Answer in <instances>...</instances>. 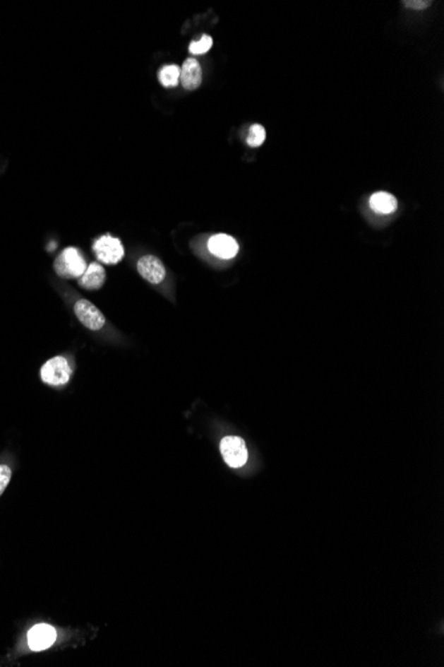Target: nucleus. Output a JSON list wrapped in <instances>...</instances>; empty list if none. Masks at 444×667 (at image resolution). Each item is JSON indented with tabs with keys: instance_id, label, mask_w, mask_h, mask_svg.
<instances>
[{
	"instance_id": "2eb2a0df",
	"label": "nucleus",
	"mask_w": 444,
	"mask_h": 667,
	"mask_svg": "<svg viewBox=\"0 0 444 667\" xmlns=\"http://www.w3.org/2000/svg\"><path fill=\"white\" fill-rule=\"evenodd\" d=\"M12 471L7 465H0V495L4 493L6 488L11 481Z\"/></svg>"
},
{
	"instance_id": "9d476101",
	"label": "nucleus",
	"mask_w": 444,
	"mask_h": 667,
	"mask_svg": "<svg viewBox=\"0 0 444 667\" xmlns=\"http://www.w3.org/2000/svg\"><path fill=\"white\" fill-rule=\"evenodd\" d=\"M105 277H107V275H105V269H104L103 265H100L99 263H91L87 266L83 276L80 277V287H83L87 290H97V289L103 287L104 283H105Z\"/></svg>"
},
{
	"instance_id": "6e6552de",
	"label": "nucleus",
	"mask_w": 444,
	"mask_h": 667,
	"mask_svg": "<svg viewBox=\"0 0 444 667\" xmlns=\"http://www.w3.org/2000/svg\"><path fill=\"white\" fill-rule=\"evenodd\" d=\"M208 247L212 254L225 260L233 259L236 254H239V242H236L232 236L224 235V233L212 236L209 239Z\"/></svg>"
},
{
	"instance_id": "f8f14e48",
	"label": "nucleus",
	"mask_w": 444,
	"mask_h": 667,
	"mask_svg": "<svg viewBox=\"0 0 444 667\" xmlns=\"http://www.w3.org/2000/svg\"><path fill=\"white\" fill-rule=\"evenodd\" d=\"M159 81L164 87H176L180 81V67L179 66H165L160 69Z\"/></svg>"
},
{
	"instance_id": "4468645a",
	"label": "nucleus",
	"mask_w": 444,
	"mask_h": 667,
	"mask_svg": "<svg viewBox=\"0 0 444 667\" xmlns=\"http://www.w3.org/2000/svg\"><path fill=\"white\" fill-rule=\"evenodd\" d=\"M212 46H213V39L209 35H203L200 40H196L189 45V51L193 55H203L208 52Z\"/></svg>"
},
{
	"instance_id": "9b49d317",
	"label": "nucleus",
	"mask_w": 444,
	"mask_h": 667,
	"mask_svg": "<svg viewBox=\"0 0 444 667\" xmlns=\"http://www.w3.org/2000/svg\"><path fill=\"white\" fill-rule=\"evenodd\" d=\"M370 206L378 213L388 215V213H392L397 209L398 201H397L395 196L390 195L388 192H378V194L371 196Z\"/></svg>"
},
{
	"instance_id": "39448f33",
	"label": "nucleus",
	"mask_w": 444,
	"mask_h": 667,
	"mask_svg": "<svg viewBox=\"0 0 444 667\" xmlns=\"http://www.w3.org/2000/svg\"><path fill=\"white\" fill-rule=\"evenodd\" d=\"M73 309L79 321L91 331H100L105 325V317L103 313L88 300H79L75 304Z\"/></svg>"
},
{
	"instance_id": "f03ea898",
	"label": "nucleus",
	"mask_w": 444,
	"mask_h": 667,
	"mask_svg": "<svg viewBox=\"0 0 444 667\" xmlns=\"http://www.w3.org/2000/svg\"><path fill=\"white\" fill-rule=\"evenodd\" d=\"M71 373L72 369L69 367L68 360L66 357L57 356L48 360L42 367L40 377L48 385L60 386L68 382Z\"/></svg>"
},
{
	"instance_id": "1a4fd4ad",
	"label": "nucleus",
	"mask_w": 444,
	"mask_h": 667,
	"mask_svg": "<svg viewBox=\"0 0 444 667\" xmlns=\"http://www.w3.org/2000/svg\"><path fill=\"white\" fill-rule=\"evenodd\" d=\"M180 81L188 91L197 90L203 83V69L194 58L186 59L180 69Z\"/></svg>"
},
{
	"instance_id": "7ed1b4c3",
	"label": "nucleus",
	"mask_w": 444,
	"mask_h": 667,
	"mask_svg": "<svg viewBox=\"0 0 444 667\" xmlns=\"http://www.w3.org/2000/svg\"><path fill=\"white\" fill-rule=\"evenodd\" d=\"M93 252L99 261H102L104 264L114 265L123 260L124 247L117 237L105 235L95 242Z\"/></svg>"
},
{
	"instance_id": "dca6fc26",
	"label": "nucleus",
	"mask_w": 444,
	"mask_h": 667,
	"mask_svg": "<svg viewBox=\"0 0 444 667\" xmlns=\"http://www.w3.org/2000/svg\"><path fill=\"white\" fill-rule=\"evenodd\" d=\"M404 4L410 8H414V10H424L431 4V1H410V0H407V1H404Z\"/></svg>"
},
{
	"instance_id": "20e7f679",
	"label": "nucleus",
	"mask_w": 444,
	"mask_h": 667,
	"mask_svg": "<svg viewBox=\"0 0 444 667\" xmlns=\"http://www.w3.org/2000/svg\"><path fill=\"white\" fill-rule=\"evenodd\" d=\"M220 450L225 462L230 468H241L248 461V449L245 441L237 436H228L222 438L220 444Z\"/></svg>"
},
{
	"instance_id": "ddd939ff",
	"label": "nucleus",
	"mask_w": 444,
	"mask_h": 667,
	"mask_svg": "<svg viewBox=\"0 0 444 667\" xmlns=\"http://www.w3.org/2000/svg\"><path fill=\"white\" fill-rule=\"evenodd\" d=\"M266 138V131L265 128L262 127L261 124H253L251 127V131H249V136H248V146L249 147H260L262 146V143L265 141Z\"/></svg>"
},
{
	"instance_id": "423d86ee",
	"label": "nucleus",
	"mask_w": 444,
	"mask_h": 667,
	"mask_svg": "<svg viewBox=\"0 0 444 667\" xmlns=\"http://www.w3.org/2000/svg\"><path fill=\"white\" fill-rule=\"evenodd\" d=\"M27 639H28V646L31 650L43 651L55 644L56 630L47 623H39V625H35L34 627L28 632Z\"/></svg>"
},
{
	"instance_id": "f257e3e1",
	"label": "nucleus",
	"mask_w": 444,
	"mask_h": 667,
	"mask_svg": "<svg viewBox=\"0 0 444 667\" xmlns=\"http://www.w3.org/2000/svg\"><path fill=\"white\" fill-rule=\"evenodd\" d=\"M55 272L64 278H80L87 269L85 260L78 248L69 247L57 256Z\"/></svg>"
},
{
	"instance_id": "0eeeda50",
	"label": "nucleus",
	"mask_w": 444,
	"mask_h": 667,
	"mask_svg": "<svg viewBox=\"0 0 444 667\" xmlns=\"http://www.w3.org/2000/svg\"><path fill=\"white\" fill-rule=\"evenodd\" d=\"M137 271L150 284H160L167 275L165 266L159 257L147 254L137 261Z\"/></svg>"
}]
</instances>
